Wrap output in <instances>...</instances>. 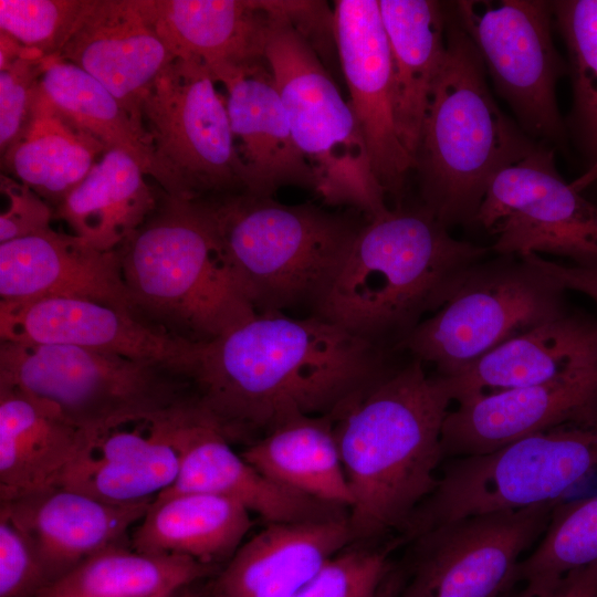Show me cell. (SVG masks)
<instances>
[{"instance_id": "obj_1", "label": "cell", "mask_w": 597, "mask_h": 597, "mask_svg": "<svg viewBox=\"0 0 597 597\" xmlns=\"http://www.w3.org/2000/svg\"><path fill=\"white\" fill-rule=\"evenodd\" d=\"M311 314H255L193 343L188 379L197 406L228 437H262L303 416L331 413L391 364V353Z\"/></svg>"}, {"instance_id": "obj_2", "label": "cell", "mask_w": 597, "mask_h": 597, "mask_svg": "<svg viewBox=\"0 0 597 597\" xmlns=\"http://www.w3.org/2000/svg\"><path fill=\"white\" fill-rule=\"evenodd\" d=\"M450 402L439 377L410 356L328 413L353 496L347 517L353 541L402 534L433 491Z\"/></svg>"}, {"instance_id": "obj_3", "label": "cell", "mask_w": 597, "mask_h": 597, "mask_svg": "<svg viewBox=\"0 0 597 597\" xmlns=\"http://www.w3.org/2000/svg\"><path fill=\"white\" fill-rule=\"evenodd\" d=\"M492 251L461 241L421 205L368 219L313 315L399 350L465 272Z\"/></svg>"}, {"instance_id": "obj_4", "label": "cell", "mask_w": 597, "mask_h": 597, "mask_svg": "<svg viewBox=\"0 0 597 597\" xmlns=\"http://www.w3.org/2000/svg\"><path fill=\"white\" fill-rule=\"evenodd\" d=\"M446 45L413 169L421 206L449 228L474 222L492 179L536 144L493 100L483 60L453 11Z\"/></svg>"}, {"instance_id": "obj_5", "label": "cell", "mask_w": 597, "mask_h": 597, "mask_svg": "<svg viewBox=\"0 0 597 597\" xmlns=\"http://www.w3.org/2000/svg\"><path fill=\"white\" fill-rule=\"evenodd\" d=\"M132 313L177 339H214L255 313L222 254L201 201L163 191L156 209L117 249Z\"/></svg>"}, {"instance_id": "obj_6", "label": "cell", "mask_w": 597, "mask_h": 597, "mask_svg": "<svg viewBox=\"0 0 597 597\" xmlns=\"http://www.w3.org/2000/svg\"><path fill=\"white\" fill-rule=\"evenodd\" d=\"M199 201L258 314L300 306L313 313L364 224L312 203L284 205L247 191Z\"/></svg>"}, {"instance_id": "obj_7", "label": "cell", "mask_w": 597, "mask_h": 597, "mask_svg": "<svg viewBox=\"0 0 597 597\" xmlns=\"http://www.w3.org/2000/svg\"><path fill=\"white\" fill-rule=\"evenodd\" d=\"M271 20L265 60L293 138L328 205H347L368 219L389 210L356 117L316 50L291 23L279 1H265Z\"/></svg>"}, {"instance_id": "obj_8", "label": "cell", "mask_w": 597, "mask_h": 597, "mask_svg": "<svg viewBox=\"0 0 597 597\" xmlns=\"http://www.w3.org/2000/svg\"><path fill=\"white\" fill-rule=\"evenodd\" d=\"M0 388L21 394L82 429L192 399L187 376L163 363L8 341L0 343Z\"/></svg>"}, {"instance_id": "obj_9", "label": "cell", "mask_w": 597, "mask_h": 597, "mask_svg": "<svg viewBox=\"0 0 597 597\" xmlns=\"http://www.w3.org/2000/svg\"><path fill=\"white\" fill-rule=\"evenodd\" d=\"M596 470L597 427H559L488 453L453 458L402 538L462 517L559 501Z\"/></svg>"}, {"instance_id": "obj_10", "label": "cell", "mask_w": 597, "mask_h": 597, "mask_svg": "<svg viewBox=\"0 0 597 597\" xmlns=\"http://www.w3.org/2000/svg\"><path fill=\"white\" fill-rule=\"evenodd\" d=\"M566 290L527 255H498L471 266L399 350L451 376L503 343L569 310Z\"/></svg>"}, {"instance_id": "obj_11", "label": "cell", "mask_w": 597, "mask_h": 597, "mask_svg": "<svg viewBox=\"0 0 597 597\" xmlns=\"http://www.w3.org/2000/svg\"><path fill=\"white\" fill-rule=\"evenodd\" d=\"M216 83L200 62L176 57L144 96L148 177L170 198L199 201L247 191L227 103Z\"/></svg>"}, {"instance_id": "obj_12", "label": "cell", "mask_w": 597, "mask_h": 597, "mask_svg": "<svg viewBox=\"0 0 597 597\" xmlns=\"http://www.w3.org/2000/svg\"><path fill=\"white\" fill-rule=\"evenodd\" d=\"M453 13L522 130L564 146L556 84L568 69L553 42L549 1L461 0Z\"/></svg>"}, {"instance_id": "obj_13", "label": "cell", "mask_w": 597, "mask_h": 597, "mask_svg": "<svg viewBox=\"0 0 597 597\" xmlns=\"http://www.w3.org/2000/svg\"><path fill=\"white\" fill-rule=\"evenodd\" d=\"M474 222L495 235L498 255L545 253L597 266V206L563 179L548 145L496 174Z\"/></svg>"}, {"instance_id": "obj_14", "label": "cell", "mask_w": 597, "mask_h": 597, "mask_svg": "<svg viewBox=\"0 0 597 597\" xmlns=\"http://www.w3.org/2000/svg\"><path fill=\"white\" fill-rule=\"evenodd\" d=\"M557 502L462 517L416 535L400 597L503 596L514 587L522 554L542 537Z\"/></svg>"}, {"instance_id": "obj_15", "label": "cell", "mask_w": 597, "mask_h": 597, "mask_svg": "<svg viewBox=\"0 0 597 597\" xmlns=\"http://www.w3.org/2000/svg\"><path fill=\"white\" fill-rule=\"evenodd\" d=\"M334 36L349 92V105L366 144L373 171L386 195L401 206L413 160L395 124L391 57L379 0H337Z\"/></svg>"}, {"instance_id": "obj_16", "label": "cell", "mask_w": 597, "mask_h": 597, "mask_svg": "<svg viewBox=\"0 0 597 597\" xmlns=\"http://www.w3.org/2000/svg\"><path fill=\"white\" fill-rule=\"evenodd\" d=\"M597 427V366L458 404L443 421L444 459L483 454L559 427Z\"/></svg>"}, {"instance_id": "obj_17", "label": "cell", "mask_w": 597, "mask_h": 597, "mask_svg": "<svg viewBox=\"0 0 597 597\" xmlns=\"http://www.w3.org/2000/svg\"><path fill=\"white\" fill-rule=\"evenodd\" d=\"M0 337L13 343L67 345L163 363L186 376L193 346L147 325L129 312L74 297L0 302Z\"/></svg>"}, {"instance_id": "obj_18", "label": "cell", "mask_w": 597, "mask_h": 597, "mask_svg": "<svg viewBox=\"0 0 597 597\" xmlns=\"http://www.w3.org/2000/svg\"><path fill=\"white\" fill-rule=\"evenodd\" d=\"M57 56L101 82L142 123L147 90L176 59L142 0H88Z\"/></svg>"}, {"instance_id": "obj_19", "label": "cell", "mask_w": 597, "mask_h": 597, "mask_svg": "<svg viewBox=\"0 0 597 597\" xmlns=\"http://www.w3.org/2000/svg\"><path fill=\"white\" fill-rule=\"evenodd\" d=\"M48 297L84 298L132 313L117 250L102 251L54 229L0 243V302Z\"/></svg>"}, {"instance_id": "obj_20", "label": "cell", "mask_w": 597, "mask_h": 597, "mask_svg": "<svg viewBox=\"0 0 597 597\" xmlns=\"http://www.w3.org/2000/svg\"><path fill=\"white\" fill-rule=\"evenodd\" d=\"M597 366V317L569 308L495 347L462 370L438 376L451 401L543 384Z\"/></svg>"}, {"instance_id": "obj_21", "label": "cell", "mask_w": 597, "mask_h": 597, "mask_svg": "<svg viewBox=\"0 0 597 597\" xmlns=\"http://www.w3.org/2000/svg\"><path fill=\"white\" fill-rule=\"evenodd\" d=\"M229 441L197 406L180 437L178 475L159 495L184 492L220 495L240 503L269 524L342 517L335 512L339 506L293 492L268 479L241 453H235Z\"/></svg>"}, {"instance_id": "obj_22", "label": "cell", "mask_w": 597, "mask_h": 597, "mask_svg": "<svg viewBox=\"0 0 597 597\" xmlns=\"http://www.w3.org/2000/svg\"><path fill=\"white\" fill-rule=\"evenodd\" d=\"M154 500L117 503L59 486L1 502L0 511L31 540L52 583L90 556L122 544Z\"/></svg>"}, {"instance_id": "obj_23", "label": "cell", "mask_w": 597, "mask_h": 597, "mask_svg": "<svg viewBox=\"0 0 597 597\" xmlns=\"http://www.w3.org/2000/svg\"><path fill=\"white\" fill-rule=\"evenodd\" d=\"M221 84L247 192L273 197L284 186L315 191V172L293 138L266 60Z\"/></svg>"}, {"instance_id": "obj_24", "label": "cell", "mask_w": 597, "mask_h": 597, "mask_svg": "<svg viewBox=\"0 0 597 597\" xmlns=\"http://www.w3.org/2000/svg\"><path fill=\"white\" fill-rule=\"evenodd\" d=\"M350 542L345 517L269 524L237 549L205 597H293Z\"/></svg>"}, {"instance_id": "obj_25", "label": "cell", "mask_w": 597, "mask_h": 597, "mask_svg": "<svg viewBox=\"0 0 597 597\" xmlns=\"http://www.w3.org/2000/svg\"><path fill=\"white\" fill-rule=\"evenodd\" d=\"M176 57L203 64L222 83L265 60L271 15L264 1L142 0Z\"/></svg>"}, {"instance_id": "obj_26", "label": "cell", "mask_w": 597, "mask_h": 597, "mask_svg": "<svg viewBox=\"0 0 597 597\" xmlns=\"http://www.w3.org/2000/svg\"><path fill=\"white\" fill-rule=\"evenodd\" d=\"M390 57L395 124L413 160L447 45V12L430 0H379Z\"/></svg>"}, {"instance_id": "obj_27", "label": "cell", "mask_w": 597, "mask_h": 597, "mask_svg": "<svg viewBox=\"0 0 597 597\" xmlns=\"http://www.w3.org/2000/svg\"><path fill=\"white\" fill-rule=\"evenodd\" d=\"M84 434L30 398L0 388L1 502L62 486Z\"/></svg>"}, {"instance_id": "obj_28", "label": "cell", "mask_w": 597, "mask_h": 597, "mask_svg": "<svg viewBox=\"0 0 597 597\" xmlns=\"http://www.w3.org/2000/svg\"><path fill=\"white\" fill-rule=\"evenodd\" d=\"M146 177L134 157L108 149L54 209V218L96 249L117 250L159 202L161 190Z\"/></svg>"}, {"instance_id": "obj_29", "label": "cell", "mask_w": 597, "mask_h": 597, "mask_svg": "<svg viewBox=\"0 0 597 597\" xmlns=\"http://www.w3.org/2000/svg\"><path fill=\"white\" fill-rule=\"evenodd\" d=\"M250 527V512L228 498L201 492L164 494L155 498L136 527L133 547L211 566L232 556Z\"/></svg>"}, {"instance_id": "obj_30", "label": "cell", "mask_w": 597, "mask_h": 597, "mask_svg": "<svg viewBox=\"0 0 597 597\" xmlns=\"http://www.w3.org/2000/svg\"><path fill=\"white\" fill-rule=\"evenodd\" d=\"M241 455L287 490L339 507L353 503L329 415L285 421Z\"/></svg>"}, {"instance_id": "obj_31", "label": "cell", "mask_w": 597, "mask_h": 597, "mask_svg": "<svg viewBox=\"0 0 597 597\" xmlns=\"http://www.w3.org/2000/svg\"><path fill=\"white\" fill-rule=\"evenodd\" d=\"M105 151L100 140L64 117L40 86L28 128L1 156L2 172L30 187L55 209Z\"/></svg>"}, {"instance_id": "obj_32", "label": "cell", "mask_w": 597, "mask_h": 597, "mask_svg": "<svg viewBox=\"0 0 597 597\" xmlns=\"http://www.w3.org/2000/svg\"><path fill=\"white\" fill-rule=\"evenodd\" d=\"M192 558L109 546L50 583L38 597H163L210 572Z\"/></svg>"}, {"instance_id": "obj_33", "label": "cell", "mask_w": 597, "mask_h": 597, "mask_svg": "<svg viewBox=\"0 0 597 597\" xmlns=\"http://www.w3.org/2000/svg\"><path fill=\"white\" fill-rule=\"evenodd\" d=\"M41 90L74 125L108 149L134 157L148 176L150 140L144 124L101 82L59 56L42 60Z\"/></svg>"}, {"instance_id": "obj_34", "label": "cell", "mask_w": 597, "mask_h": 597, "mask_svg": "<svg viewBox=\"0 0 597 597\" xmlns=\"http://www.w3.org/2000/svg\"><path fill=\"white\" fill-rule=\"evenodd\" d=\"M597 559V495L558 501L536 548L514 570L522 597H548L570 572Z\"/></svg>"}, {"instance_id": "obj_35", "label": "cell", "mask_w": 597, "mask_h": 597, "mask_svg": "<svg viewBox=\"0 0 597 597\" xmlns=\"http://www.w3.org/2000/svg\"><path fill=\"white\" fill-rule=\"evenodd\" d=\"M549 3L568 53L572 129L583 155L597 164V0Z\"/></svg>"}, {"instance_id": "obj_36", "label": "cell", "mask_w": 597, "mask_h": 597, "mask_svg": "<svg viewBox=\"0 0 597 597\" xmlns=\"http://www.w3.org/2000/svg\"><path fill=\"white\" fill-rule=\"evenodd\" d=\"M88 0H0V31L43 57L57 56Z\"/></svg>"}, {"instance_id": "obj_37", "label": "cell", "mask_w": 597, "mask_h": 597, "mask_svg": "<svg viewBox=\"0 0 597 597\" xmlns=\"http://www.w3.org/2000/svg\"><path fill=\"white\" fill-rule=\"evenodd\" d=\"M43 55L19 43L0 49L1 156L28 128L41 86Z\"/></svg>"}, {"instance_id": "obj_38", "label": "cell", "mask_w": 597, "mask_h": 597, "mask_svg": "<svg viewBox=\"0 0 597 597\" xmlns=\"http://www.w3.org/2000/svg\"><path fill=\"white\" fill-rule=\"evenodd\" d=\"M389 549L350 548L333 556L293 597H377Z\"/></svg>"}, {"instance_id": "obj_39", "label": "cell", "mask_w": 597, "mask_h": 597, "mask_svg": "<svg viewBox=\"0 0 597 597\" xmlns=\"http://www.w3.org/2000/svg\"><path fill=\"white\" fill-rule=\"evenodd\" d=\"M49 584L31 540L0 511V597H38Z\"/></svg>"}, {"instance_id": "obj_40", "label": "cell", "mask_w": 597, "mask_h": 597, "mask_svg": "<svg viewBox=\"0 0 597 597\" xmlns=\"http://www.w3.org/2000/svg\"><path fill=\"white\" fill-rule=\"evenodd\" d=\"M0 188L7 198L0 214V243L52 229L54 209L30 187L2 172Z\"/></svg>"}, {"instance_id": "obj_41", "label": "cell", "mask_w": 597, "mask_h": 597, "mask_svg": "<svg viewBox=\"0 0 597 597\" xmlns=\"http://www.w3.org/2000/svg\"><path fill=\"white\" fill-rule=\"evenodd\" d=\"M526 255L565 290L583 293L597 305V266L561 264L535 253Z\"/></svg>"}, {"instance_id": "obj_42", "label": "cell", "mask_w": 597, "mask_h": 597, "mask_svg": "<svg viewBox=\"0 0 597 597\" xmlns=\"http://www.w3.org/2000/svg\"><path fill=\"white\" fill-rule=\"evenodd\" d=\"M512 597H522L520 593ZM548 597H597V559L565 576Z\"/></svg>"}, {"instance_id": "obj_43", "label": "cell", "mask_w": 597, "mask_h": 597, "mask_svg": "<svg viewBox=\"0 0 597 597\" xmlns=\"http://www.w3.org/2000/svg\"><path fill=\"white\" fill-rule=\"evenodd\" d=\"M185 590L179 595V597H205V595L190 594V593L185 591Z\"/></svg>"}, {"instance_id": "obj_44", "label": "cell", "mask_w": 597, "mask_h": 597, "mask_svg": "<svg viewBox=\"0 0 597 597\" xmlns=\"http://www.w3.org/2000/svg\"><path fill=\"white\" fill-rule=\"evenodd\" d=\"M184 591V590H182ZM177 593V594H171V595H166V596H163V597H179V595L182 593Z\"/></svg>"}, {"instance_id": "obj_45", "label": "cell", "mask_w": 597, "mask_h": 597, "mask_svg": "<svg viewBox=\"0 0 597 597\" xmlns=\"http://www.w3.org/2000/svg\"><path fill=\"white\" fill-rule=\"evenodd\" d=\"M501 597H512V593H511V590H510V591H507L506 594H504V595H503V596H501Z\"/></svg>"}]
</instances>
